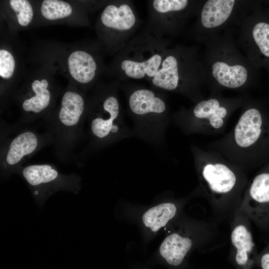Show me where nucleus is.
<instances>
[{
  "mask_svg": "<svg viewBox=\"0 0 269 269\" xmlns=\"http://www.w3.org/2000/svg\"><path fill=\"white\" fill-rule=\"evenodd\" d=\"M148 22L145 30L159 37L179 32L196 10L188 0H152L147 2Z\"/></svg>",
  "mask_w": 269,
  "mask_h": 269,
  "instance_id": "1a4fd4ad",
  "label": "nucleus"
},
{
  "mask_svg": "<svg viewBox=\"0 0 269 269\" xmlns=\"http://www.w3.org/2000/svg\"><path fill=\"white\" fill-rule=\"evenodd\" d=\"M122 86L134 135L157 148H162L168 120V106L163 93L136 84L125 83Z\"/></svg>",
  "mask_w": 269,
  "mask_h": 269,
  "instance_id": "f257e3e1",
  "label": "nucleus"
},
{
  "mask_svg": "<svg viewBox=\"0 0 269 269\" xmlns=\"http://www.w3.org/2000/svg\"><path fill=\"white\" fill-rule=\"evenodd\" d=\"M177 207L175 204L166 202L151 207L142 217L145 227L153 232L164 227L176 215Z\"/></svg>",
  "mask_w": 269,
  "mask_h": 269,
  "instance_id": "6ab92c4d",
  "label": "nucleus"
},
{
  "mask_svg": "<svg viewBox=\"0 0 269 269\" xmlns=\"http://www.w3.org/2000/svg\"><path fill=\"white\" fill-rule=\"evenodd\" d=\"M234 0H209L201 8L199 24L205 30H214L224 25L237 7Z\"/></svg>",
  "mask_w": 269,
  "mask_h": 269,
  "instance_id": "4468645a",
  "label": "nucleus"
},
{
  "mask_svg": "<svg viewBox=\"0 0 269 269\" xmlns=\"http://www.w3.org/2000/svg\"><path fill=\"white\" fill-rule=\"evenodd\" d=\"M192 244L191 238L173 233L163 240L159 248V253L169 265L177 267L182 263Z\"/></svg>",
  "mask_w": 269,
  "mask_h": 269,
  "instance_id": "a211bd4d",
  "label": "nucleus"
},
{
  "mask_svg": "<svg viewBox=\"0 0 269 269\" xmlns=\"http://www.w3.org/2000/svg\"><path fill=\"white\" fill-rule=\"evenodd\" d=\"M87 109L83 96L68 90L63 94L57 113L47 117V132L52 136L57 155L62 160L69 157L83 136Z\"/></svg>",
  "mask_w": 269,
  "mask_h": 269,
  "instance_id": "20e7f679",
  "label": "nucleus"
},
{
  "mask_svg": "<svg viewBox=\"0 0 269 269\" xmlns=\"http://www.w3.org/2000/svg\"><path fill=\"white\" fill-rule=\"evenodd\" d=\"M246 216L238 209L236 213L231 234L237 269H252L257 261L255 245L251 231L247 224Z\"/></svg>",
  "mask_w": 269,
  "mask_h": 269,
  "instance_id": "9b49d317",
  "label": "nucleus"
},
{
  "mask_svg": "<svg viewBox=\"0 0 269 269\" xmlns=\"http://www.w3.org/2000/svg\"><path fill=\"white\" fill-rule=\"evenodd\" d=\"M17 174L26 181L36 203L42 206L52 195L59 191L75 194L81 189V177L77 174H62L50 163L21 166Z\"/></svg>",
  "mask_w": 269,
  "mask_h": 269,
  "instance_id": "423d86ee",
  "label": "nucleus"
},
{
  "mask_svg": "<svg viewBox=\"0 0 269 269\" xmlns=\"http://www.w3.org/2000/svg\"><path fill=\"white\" fill-rule=\"evenodd\" d=\"M118 82L96 93L87 109L88 133L93 146L102 148L134 135L127 124L118 96Z\"/></svg>",
  "mask_w": 269,
  "mask_h": 269,
  "instance_id": "f03ea898",
  "label": "nucleus"
},
{
  "mask_svg": "<svg viewBox=\"0 0 269 269\" xmlns=\"http://www.w3.org/2000/svg\"><path fill=\"white\" fill-rule=\"evenodd\" d=\"M256 262L262 269H269V242L257 257Z\"/></svg>",
  "mask_w": 269,
  "mask_h": 269,
  "instance_id": "393cba45",
  "label": "nucleus"
},
{
  "mask_svg": "<svg viewBox=\"0 0 269 269\" xmlns=\"http://www.w3.org/2000/svg\"><path fill=\"white\" fill-rule=\"evenodd\" d=\"M45 79L33 81L21 100L23 116L18 124L26 125L44 114L50 106L52 95Z\"/></svg>",
  "mask_w": 269,
  "mask_h": 269,
  "instance_id": "ddd939ff",
  "label": "nucleus"
},
{
  "mask_svg": "<svg viewBox=\"0 0 269 269\" xmlns=\"http://www.w3.org/2000/svg\"><path fill=\"white\" fill-rule=\"evenodd\" d=\"M15 61L12 55L4 49L0 50V76L4 79L10 78L14 72Z\"/></svg>",
  "mask_w": 269,
  "mask_h": 269,
  "instance_id": "b1692460",
  "label": "nucleus"
},
{
  "mask_svg": "<svg viewBox=\"0 0 269 269\" xmlns=\"http://www.w3.org/2000/svg\"><path fill=\"white\" fill-rule=\"evenodd\" d=\"M100 23L103 32H107L109 46L114 52H118L134 37L141 21L133 1L121 0L105 7Z\"/></svg>",
  "mask_w": 269,
  "mask_h": 269,
  "instance_id": "6e6552de",
  "label": "nucleus"
},
{
  "mask_svg": "<svg viewBox=\"0 0 269 269\" xmlns=\"http://www.w3.org/2000/svg\"><path fill=\"white\" fill-rule=\"evenodd\" d=\"M192 114L196 119H208L213 128L219 129L223 126L222 118L226 116L227 112L226 108L220 106L217 99L211 98L198 103L194 107Z\"/></svg>",
  "mask_w": 269,
  "mask_h": 269,
  "instance_id": "aec40b11",
  "label": "nucleus"
},
{
  "mask_svg": "<svg viewBox=\"0 0 269 269\" xmlns=\"http://www.w3.org/2000/svg\"><path fill=\"white\" fill-rule=\"evenodd\" d=\"M170 45L167 39L145 29L134 36L117 54L115 66L118 80H144L149 83Z\"/></svg>",
  "mask_w": 269,
  "mask_h": 269,
  "instance_id": "7ed1b4c3",
  "label": "nucleus"
},
{
  "mask_svg": "<svg viewBox=\"0 0 269 269\" xmlns=\"http://www.w3.org/2000/svg\"><path fill=\"white\" fill-rule=\"evenodd\" d=\"M251 36L261 53L269 58V23L263 21L256 23L252 29Z\"/></svg>",
  "mask_w": 269,
  "mask_h": 269,
  "instance_id": "4be33fe9",
  "label": "nucleus"
},
{
  "mask_svg": "<svg viewBox=\"0 0 269 269\" xmlns=\"http://www.w3.org/2000/svg\"><path fill=\"white\" fill-rule=\"evenodd\" d=\"M202 70L195 50L171 44L149 84L151 88L160 92L184 93L193 88L202 78Z\"/></svg>",
  "mask_w": 269,
  "mask_h": 269,
  "instance_id": "39448f33",
  "label": "nucleus"
},
{
  "mask_svg": "<svg viewBox=\"0 0 269 269\" xmlns=\"http://www.w3.org/2000/svg\"><path fill=\"white\" fill-rule=\"evenodd\" d=\"M202 175L210 190L217 194L229 193L236 182L235 173L226 165L221 163L206 165L203 168Z\"/></svg>",
  "mask_w": 269,
  "mask_h": 269,
  "instance_id": "dca6fc26",
  "label": "nucleus"
},
{
  "mask_svg": "<svg viewBox=\"0 0 269 269\" xmlns=\"http://www.w3.org/2000/svg\"><path fill=\"white\" fill-rule=\"evenodd\" d=\"M72 12L68 2L59 0H44L41 6V13L46 19L54 20L70 15Z\"/></svg>",
  "mask_w": 269,
  "mask_h": 269,
  "instance_id": "412c9836",
  "label": "nucleus"
},
{
  "mask_svg": "<svg viewBox=\"0 0 269 269\" xmlns=\"http://www.w3.org/2000/svg\"><path fill=\"white\" fill-rule=\"evenodd\" d=\"M70 75L77 82L87 84L92 82L98 72V64L90 53L82 50L73 52L68 59Z\"/></svg>",
  "mask_w": 269,
  "mask_h": 269,
  "instance_id": "f3484780",
  "label": "nucleus"
},
{
  "mask_svg": "<svg viewBox=\"0 0 269 269\" xmlns=\"http://www.w3.org/2000/svg\"><path fill=\"white\" fill-rule=\"evenodd\" d=\"M16 126L18 131L14 135H1L0 174L4 178L16 173L27 158L52 143V136L48 132L42 134L32 129L22 128L21 125Z\"/></svg>",
  "mask_w": 269,
  "mask_h": 269,
  "instance_id": "0eeeda50",
  "label": "nucleus"
},
{
  "mask_svg": "<svg viewBox=\"0 0 269 269\" xmlns=\"http://www.w3.org/2000/svg\"><path fill=\"white\" fill-rule=\"evenodd\" d=\"M238 210L260 228H269V173L256 176Z\"/></svg>",
  "mask_w": 269,
  "mask_h": 269,
  "instance_id": "9d476101",
  "label": "nucleus"
},
{
  "mask_svg": "<svg viewBox=\"0 0 269 269\" xmlns=\"http://www.w3.org/2000/svg\"><path fill=\"white\" fill-rule=\"evenodd\" d=\"M230 54L219 55L211 62V77L220 85L231 89L243 86L249 78L246 65Z\"/></svg>",
  "mask_w": 269,
  "mask_h": 269,
  "instance_id": "f8f14e48",
  "label": "nucleus"
},
{
  "mask_svg": "<svg viewBox=\"0 0 269 269\" xmlns=\"http://www.w3.org/2000/svg\"><path fill=\"white\" fill-rule=\"evenodd\" d=\"M9 3L15 12L19 24L27 26L32 20L33 11L30 2L26 0H10Z\"/></svg>",
  "mask_w": 269,
  "mask_h": 269,
  "instance_id": "5701e85b",
  "label": "nucleus"
},
{
  "mask_svg": "<svg viewBox=\"0 0 269 269\" xmlns=\"http://www.w3.org/2000/svg\"><path fill=\"white\" fill-rule=\"evenodd\" d=\"M262 118L260 111L251 108L240 117L235 129V139L241 147H248L254 144L261 133Z\"/></svg>",
  "mask_w": 269,
  "mask_h": 269,
  "instance_id": "2eb2a0df",
  "label": "nucleus"
}]
</instances>
